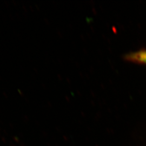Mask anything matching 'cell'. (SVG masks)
I'll return each instance as SVG.
<instances>
[{
    "label": "cell",
    "mask_w": 146,
    "mask_h": 146,
    "mask_svg": "<svg viewBox=\"0 0 146 146\" xmlns=\"http://www.w3.org/2000/svg\"><path fill=\"white\" fill-rule=\"evenodd\" d=\"M124 58L128 61L146 65V49L127 54Z\"/></svg>",
    "instance_id": "6da1fadb"
}]
</instances>
